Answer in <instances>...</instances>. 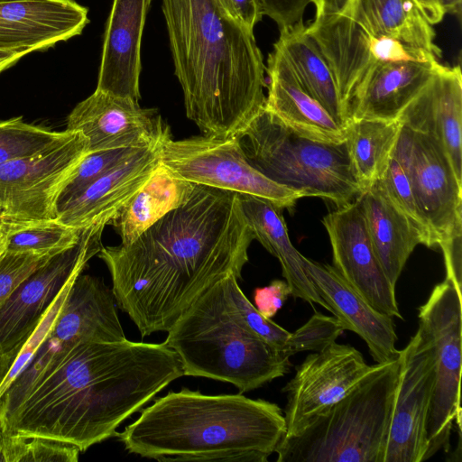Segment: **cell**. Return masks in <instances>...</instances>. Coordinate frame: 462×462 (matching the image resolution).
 Returning <instances> with one entry per match:
<instances>
[{"instance_id":"6da1fadb","label":"cell","mask_w":462,"mask_h":462,"mask_svg":"<svg viewBox=\"0 0 462 462\" xmlns=\"http://www.w3.org/2000/svg\"><path fill=\"white\" fill-rule=\"evenodd\" d=\"M254 239L237 193L196 185L187 203L135 240L102 246L97 254L116 303L146 337L167 332L219 279H241Z\"/></svg>"},{"instance_id":"7a4b0ae2","label":"cell","mask_w":462,"mask_h":462,"mask_svg":"<svg viewBox=\"0 0 462 462\" xmlns=\"http://www.w3.org/2000/svg\"><path fill=\"white\" fill-rule=\"evenodd\" d=\"M183 375L164 343L82 342L0 419L7 434L53 439L83 452L116 437L125 419Z\"/></svg>"},{"instance_id":"3957f363","label":"cell","mask_w":462,"mask_h":462,"mask_svg":"<svg viewBox=\"0 0 462 462\" xmlns=\"http://www.w3.org/2000/svg\"><path fill=\"white\" fill-rule=\"evenodd\" d=\"M186 115L205 135L232 137L264 107L265 66L254 31L216 0H162Z\"/></svg>"},{"instance_id":"277c9868","label":"cell","mask_w":462,"mask_h":462,"mask_svg":"<svg viewBox=\"0 0 462 462\" xmlns=\"http://www.w3.org/2000/svg\"><path fill=\"white\" fill-rule=\"evenodd\" d=\"M285 432L276 403L184 387L157 398L116 437L129 453L158 461L266 462Z\"/></svg>"},{"instance_id":"5b68a950","label":"cell","mask_w":462,"mask_h":462,"mask_svg":"<svg viewBox=\"0 0 462 462\" xmlns=\"http://www.w3.org/2000/svg\"><path fill=\"white\" fill-rule=\"evenodd\" d=\"M226 276L186 309L163 343L178 355L184 375L229 383L242 393L284 376L291 364L245 325L228 295Z\"/></svg>"},{"instance_id":"8992f818","label":"cell","mask_w":462,"mask_h":462,"mask_svg":"<svg viewBox=\"0 0 462 462\" xmlns=\"http://www.w3.org/2000/svg\"><path fill=\"white\" fill-rule=\"evenodd\" d=\"M399 358L378 364L300 434L283 437L278 462H383Z\"/></svg>"},{"instance_id":"52a82bcc","label":"cell","mask_w":462,"mask_h":462,"mask_svg":"<svg viewBox=\"0 0 462 462\" xmlns=\"http://www.w3.org/2000/svg\"><path fill=\"white\" fill-rule=\"evenodd\" d=\"M234 137L254 168L303 198L318 197L337 208L364 191L346 141L335 143L308 139L264 107Z\"/></svg>"},{"instance_id":"ba28073f","label":"cell","mask_w":462,"mask_h":462,"mask_svg":"<svg viewBox=\"0 0 462 462\" xmlns=\"http://www.w3.org/2000/svg\"><path fill=\"white\" fill-rule=\"evenodd\" d=\"M461 296L454 284L445 279L419 308V327L430 340L435 361L426 459L440 449L448 451L454 422L461 431Z\"/></svg>"},{"instance_id":"9c48e42d","label":"cell","mask_w":462,"mask_h":462,"mask_svg":"<svg viewBox=\"0 0 462 462\" xmlns=\"http://www.w3.org/2000/svg\"><path fill=\"white\" fill-rule=\"evenodd\" d=\"M161 162L196 185L262 198L281 209L293 208L303 198L254 168L234 136L204 134L177 141L169 136L161 145Z\"/></svg>"},{"instance_id":"30bf717a","label":"cell","mask_w":462,"mask_h":462,"mask_svg":"<svg viewBox=\"0 0 462 462\" xmlns=\"http://www.w3.org/2000/svg\"><path fill=\"white\" fill-rule=\"evenodd\" d=\"M88 152L85 136L72 133L46 151L1 165L0 223L56 219L59 192Z\"/></svg>"},{"instance_id":"8fae6325","label":"cell","mask_w":462,"mask_h":462,"mask_svg":"<svg viewBox=\"0 0 462 462\" xmlns=\"http://www.w3.org/2000/svg\"><path fill=\"white\" fill-rule=\"evenodd\" d=\"M105 226L84 228L74 245L52 255L0 305V354L17 357L62 289L99 253Z\"/></svg>"},{"instance_id":"7c38bea8","label":"cell","mask_w":462,"mask_h":462,"mask_svg":"<svg viewBox=\"0 0 462 462\" xmlns=\"http://www.w3.org/2000/svg\"><path fill=\"white\" fill-rule=\"evenodd\" d=\"M396 150L405 164L420 215L442 247L462 236V181L440 143L403 125Z\"/></svg>"},{"instance_id":"4fadbf2b","label":"cell","mask_w":462,"mask_h":462,"mask_svg":"<svg viewBox=\"0 0 462 462\" xmlns=\"http://www.w3.org/2000/svg\"><path fill=\"white\" fill-rule=\"evenodd\" d=\"M434 383L432 346L419 327L400 350L398 381L383 462L426 460L427 424Z\"/></svg>"},{"instance_id":"5bb4252c","label":"cell","mask_w":462,"mask_h":462,"mask_svg":"<svg viewBox=\"0 0 462 462\" xmlns=\"http://www.w3.org/2000/svg\"><path fill=\"white\" fill-rule=\"evenodd\" d=\"M374 365H368L355 347L337 342L308 355L282 389L287 397L283 437L300 434L347 394Z\"/></svg>"},{"instance_id":"9a60e30c","label":"cell","mask_w":462,"mask_h":462,"mask_svg":"<svg viewBox=\"0 0 462 462\" xmlns=\"http://www.w3.org/2000/svg\"><path fill=\"white\" fill-rule=\"evenodd\" d=\"M306 32L331 69L346 115L356 85L375 62L439 61L440 58L391 38L373 36L345 14L314 18Z\"/></svg>"},{"instance_id":"2e32d148","label":"cell","mask_w":462,"mask_h":462,"mask_svg":"<svg viewBox=\"0 0 462 462\" xmlns=\"http://www.w3.org/2000/svg\"><path fill=\"white\" fill-rule=\"evenodd\" d=\"M322 223L329 237L334 269L374 310L402 319L395 287L377 258L358 199L329 212Z\"/></svg>"},{"instance_id":"e0dca14e","label":"cell","mask_w":462,"mask_h":462,"mask_svg":"<svg viewBox=\"0 0 462 462\" xmlns=\"http://www.w3.org/2000/svg\"><path fill=\"white\" fill-rule=\"evenodd\" d=\"M66 130L83 134L88 152L139 149L171 136L169 126L155 109L143 108L139 102L98 90L73 108Z\"/></svg>"},{"instance_id":"ac0fdd59","label":"cell","mask_w":462,"mask_h":462,"mask_svg":"<svg viewBox=\"0 0 462 462\" xmlns=\"http://www.w3.org/2000/svg\"><path fill=\"white\" fill-rule=\"evenodd\" d=\"M88 14L75 0L0 1V49L45 51L81 34Z\"/></svg>"},{"instance_id":"d6986e66","label":"cell","mask_w":462,"mask_h":462,"mask_svg":"<svg viewBox=\"0 0 462 462\" xmlns=\"http://www.w3.org/2000/svg\"><path fill=\"white\" fill-rule=\"evenodd\" d=\"M152 0H113L96 90L139 102L142 38Z\"/></svg>"},{"instance_id":"ffe728a7","label":"cell","mask_w":462,"mask_h":462,"mask_svg":"<svg viewBox=\"0 0 462 462\" xmlns=\"http://www.w3.org/2000/svg\"><path fill=\"white\" fill-rule=\"evenodd\" d=\"M162 143L140 149L92 182L57 211L56 219L77 229L109 225L161 162Z\"/></svg>"},{"instance_id":"44dd1931","label":"cell","mask_w":462,"mask_h":462,"mask_svg":"<svg viewBox=\"0 0 462 462\" xmlns=\"http://www.w3.org/2000/svg\"><path fill=\"white\" fill-rule=\"evenodd\" d=\"M402 125L437 139L462 181V74L460 66L439 63L400 115Z\"/></svg>"},{"instance_id":"7402d4cb","label":"cell","mask_w":462,"mask_h":462,"mask_svg":"<svg viewBox=\"0 0 462 462\" xmlns=\"http://www.w3.org/2000/svg\"><path fill=\"white\" fill-rule=\"evenodd\" d=\"M303 261L308 276L344 330L357 334L376 363L398 359L400 350L396 347L398 337L393 318L369 305L333 266L305 256Z\"/></svg>"},{"instance_id":"603a6c76","label":"cell","mask_w":462,"mask_h":462,"mask_svg":"<svg viewBox=\"0 0 462 462\" xmlns=\"http://www.w3.org/2000/svg\"><path fill=\"white\" fill-rule=\"evenodd\" d=\"M439 65V61L375 62L360 78L352 92L346 105L348 122L398 120Z\"/></svg>"},{"instance_id":"cb8c5ba5","label":"cell","mask_w":462,"mask_h":462,"mask_svg":"<svg viewBox=\"0 0 462 462\" xmlns=\"http://www.w3.org/2000/svg\"><path fill=\"white\" fill-rule=\"evenodd\" d=\"M268 93L264 108L299 134L321 143H342L347 127L330 114L300 84L293 70L273 46L267 59Z\"/></svg>"},{"instance_id":"d4e9b609","label":"cell","mask_w":462,"mask_h":462,"mask_svg":"<svg viewBox=\"0 0 462 462\" xmlns=\"http://www.w3.org/2000/svg\"><path fill=\"white\" fill-rule=\"evenodd\" d=\"M356 199L377 258L395 287L414 248L422 245L421 236L391 199L382 180L372 183Z\"/></svg>"},{"instance_id":"484cf974","label":"cell","mask_w":462,"mask_h":462,"mask_svg":"<svg viewBox=\"0 0 462 462\" xmlns=\"http://www.w3.org/2000/svg\"><path fill=\"white\" fill-rule=\"evenodd\" d=\"M238 197L254 238L279 260L291 296L328 310L304 269V256L290 240L282 209L262 198L246 194H238Z\"/></svg>"},{"instance_id":"4316f807","label":"cell","mask_w":462,"mask_h":462,"mask_svg":"<svg viewBox=\"0 0 462 462\" xmlns=\"http://www.w3.org/2000/svg\"><path fill=\"white\" fill-rule=\"evenodd\" d=\"M195 186L160 162L109 225L118 231L121 244H129L169 212L187 203Z\"/></svg>"},{"instance_id":"83f0119b","label":"cell","mask_w":462,"mask_h":462,"mask_svg":"<svg viewBox=\"0 0 462 462\" xmlns=\"http://www.w3.org/2000/svg\"><path fill=\"white\" fill-rule=\"evenodd\" d=\"M345 15L373 36L391 38L440 57L433 27L415 0H351Z\"/></svg>"},{"instance_id":"f1b7e54d","label":"cell","mask_w":462,"mask_h":462,"mask_svg":"<svg viewBox=\"0 0 462 462\" xmlns=\"http://www.w3.org/2000/svg\"><path fill=\"white\" fill-rule=\"evenodd\" d=\"M273 46L282 52L304 90L337 123L346 126L347 116L331 69L303 22L280 30Z\"/></svg>"},{"instance_id":"f546056e","label":"cell","mask_w":462,"mask_h":462,"mask_svg":"<svg viewBox=\"0 0 462 462\" xmlns=\"http://www.w3.org/2000/svg\"><path fill=\"white\" fill-rule=\"evenodd\" d=\"M346 144L364 189L383 179L393 156L402 124L399 120H352L347 123Z\"/></svg>"},{"instance_id":"4dcf8cb0","label":"cell","mask_w":462,"mask_h":462,"mask_svg":"<svg viewBox=\"0 0 462 462\" xmlns=\"http://www.w3.org/2000/svg\"><path fill=\"white\" fill-rule=\"evenodd\" d=\"M1 226L5 251L42 255H54L74 245L83 230L57 219Z\"/></svg>"},{"instance_id":"1f68e13d","label":"cell","mask_w":462,"mask_h":462,"mask_svg":"<svg viewBox=\"0 0 462 462\" xmlns=\"http://www.w3.org/2000/svg\"><path fill=\"white\" fill-rule=\"evenodd\" d=\"M23 122L21 117L0 122V166L53 147L71 135Z\"/></svg>"},{"instance_id":"d6a6232c","label":"cell","mask_w":462,"mask_h":462,"mask_svg":"<svg viewBox=\"0 0 462 462\" xmlns=\"http://www.w3.org/2000/svg\"><path fill=\"white\" fill-rule=\"evenodd\" d=\"M140 149L142 148L88 152L61 187L56 201V213L92 182L120 165Z\"/></svg>"},{"instance_id":"836d02e7","label":"cell","mask_w":462,"mask_h":462,"mask_svg":"<svg viewBox=\"0 0 462 462\" xmlns=\"http://www.w3.org/2000/svg\"><path fill=\"white\" fill-rule=\"evenodd\" d=\"M79 453L76 446L60 440L7 434L4 462H76Z\"/></svg>"},{"instance_id":"e575fe53","label":"cell","mask_w":462,"mask_h":462,"mask_svg":"<svg viewBox=\"0 0 462 462\" xmlns=\"http://www.w3.org/2000/svg\"><path fill=\"white\" fill-rule=\"evenodd\" d=\"M381 180L391 199L420 235L422 245L428 247L435 246L431 233L417 206L405 164L396 147L387 171Z\"/></svg>"},{"instance_id":"d590c367","label":"cell","mask_w":462,"mask_h":462,"mask_svg":"<svg viewBox=\"0 0 462 462\" xmlns=\"http://www.w3.org/2000/svg\"><path fill=\"white\" fill-rule=\"evenodd\" d=\"M234 274L226 276L227 292L239 316L256 336L274 349L286 355L291 332L263 317L244 294Z\"/></svg>"},{"instance_id":"8d00e7d4","label":"cell","mask_w":462,"mask_h":462,"mask_svg":"<svg viewBox=\"0 0 462 462\" xmlns=\"http://www.w3.org/2000/svg\"><path fill=\"white\" fill-rule=\"evenodd\" d=\"M343 331V327L335 317L315 312L305 324L291 332L286 355L291 356L300 352L321 351L336 342Z\"/></svg>"},{"instance_id":"74e56055","label":"cell","mask_w":462,"mask_h":462,"mask_svg":"<svg viewBox=\"0 0 462 462\" xmlns=\"http://www.w3.org/2000/svg\"><path fill=\"white\" fill-rule=\"evenodd\" d=\"M51 256L4 250L0 254V305Z\"/></svg>"},{"instance_id":"f35d334b","label":"cell","mask_w":462,"mask_h":462,"mask_svg":"<svg viewBox=\"0 0 462 462\" xmlns=\"http://www.w3.org/2000/svg\"><path fill=\"white\" fill-rule=\"evenodd\" d=\"M76 279V278H75ZM74 279V280H75ZM71 281L69 282L60 292L35 331L30 337V338L25 342L19 355L15 358L14 365H12L8 374L4 380L2 385L0 386V398L6 391L9 384L15 378V376L21 372V370L25 366L28 361L32 356L33 353L36 351L41 343L44 340L49 331L52 328L60 310H61L67 294L70 289L72 282Z\"/></svg>"},{"instance_id":"ab89813d","label":"cell","mask_w":462,"mask_h":462,"mask_svg":"<svg viewBox=\"0 0 462 462\" xmlns=\"http://www.w3.org/2000/svg\"><path fill=\"white\" fill-rule=\"evenodd\" d=\"M263 15L270 17L280 30L302 22L310 0H259Z\"/></svg>"},{"instance_id":"60d3db41","label":"cell","mask_w":462,"mask_h":462,"mask_svg":"<svg viewBox=\"0 0 462 462\" xmlns=\"http://www.w3.org/2000/svg\"><path fill=\"white\" fill-rule=\"evenodd\" d=\"M290 295L291 290L286 281L273 280L269 285L254 290V307L263 317L271 319Z\"/></svg>"},{"instance_id":"b9f144b4","label":"cell","mask_w":462,"mask_h":462,"mask_svg":"<svg viewBox=\"0 0 462 462\" xmlns=\"http://www.w3.org/2000/svg\"><path fill=\"white\" fill-rule=\"evenodd\" d=\"M236 17L247 29L254 31L263 13L259 0H231Z\"/></svg>"},{"instance_id":"7bdbcfd3","label":"cell","mask_w":462,"mask_h":462,"mask_svg":"<svg viewBox=\"0 0 462 462\" xmlns=\"http://www.w3.org/2000/svg\"><path fill=\"white\" fill-rule=\"evenodd\" d=\"M315 5V17L345 14L351 0H310Z\"/></svg>"},{"instance_id":"ee69618b","label":"cell","mask_w":462,"mask_h":462,"mask_svg":"<svg viewBox=\"0 0 462 462\" xmlns=\"http://www.w3.org/2000/svg\"><path fill=\"white\" fill-rule=\"evenodd\" d=\"M419 5L427 21L431 24L439 23L444 16L445 12L441 7L439 0H415Z\"/></svg>"},{"instance_id":"f6af8a7d","label":"cell","mask_w":462,"mask_h":462,"mask_svg":"<svg viewBox=\"0 0 462 462\" xmlns=\"http://www.w3.org/2000/svg\"><path fill=\"white\" fill-rule=\"evenodd\" d=\"M30 53L25 50H3L0 49V73L14 66L24 55Z\"/></svg>"},{"instance_id":"bcb514c9","label":"cell","mask_w":462,"mask_h":462,"mask_svg":"<svg viewBox=\"0 0 462 462\" xmlns=\"http://www.w3.org/2000/svg\"><path fill=\"white\" fill-rule=\"evenodd\" d=\"M15 358L16 356L11 355L0 354V386L8 374Z\"/></svg>"},{"instance_id":"7dc6e473","label":"cell","mask_w":462,"mask_h":462,"mask_svg":"<svg viewBox=\"0 0 462 462\" xmlns=\"http://www.w3.org/2000/svg\"><path fill=\"white\" fill-rule=\"evenodd\" d=\"M439 2L445 14H461L462 0H439Z\"/></svg>"},{"instance_id":"c3c4849f","label":"cell","mask_w":462,"mask_h":462,"mask_svg":"<svg viewBox=\"0 0 462 462\" xmlns=\"http://www.w3.org/2000/svg\"><path fill=\"white\" fill-rule=\"evenodd\" d=\"M216 2L217 4L218 7L220 8V10L226 16L239 21L238 18L236 17V12H235V9H234L231 0H216Z\"/></svg>"},{"instance_id":"681fc988","label":"cell","mask_w":462,"mask_h":462,"mask_svg":"<svg viewBox=\"0 0 462 462\" xmlns=\"http://www.w3.org/2000/svg\"><path fill=\"white\" fill-rule=\"evenodd\" d=\"M6 432L4 430L1 419H0V462H4V450L5 444Z\"/></svg>"},{"instance_id":"f907efd6","label":"cell","mask_w":462,"mask_h":462,"mask_svg":"<svg viewBox=\"0 0 462 462\" xmlns=\"http://www.w3.org/2000/svg\"><path fill=\"white\" fill-rule=\"evenodd\" d=\"M5 250V242H4V237H0V254L4 252Z\"/></svg>"},{"instance_id":"816d5d0a","label":"cell","mask_w":462,"mask_h":462,"mask_svg":"<svg viewBox=\"0 0 462 462\" xmlns=\"http://www.w3.org/2000/svg\"><path fill=\"white\" fill-rule=\"evenodd\" d=\"M3 236V229H2V226H1V223H0V237Z\"/></svg>"},{"instance_id":"f5cc1de1","label":"cell","mask_w":462,"mask_h":462,"mask_svg":"<svg viewBox=\"0 0 462 462\" xmlns=\"http://www.w3.org/2000/svg\"><path fill=\"white\" fill-rule=\"evenodd\" d=\"M0 1H5V0H0Z\"/></svg>"}]
</instances>
